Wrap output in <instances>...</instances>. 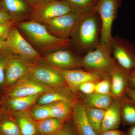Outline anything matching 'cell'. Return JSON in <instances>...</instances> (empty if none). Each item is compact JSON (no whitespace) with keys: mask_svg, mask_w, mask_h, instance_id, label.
<instances>
[{"mask_svg":"<svg viewBox=\"0 0 135 135\" xmlns=\"http://www.w3.org/2000/svg\"><path fill=\"white\" fill-rule=\"evenodd\" d=\"M128 82L129 88L135 89V70L129 73Z\"/></svg>","mask_w":135,"mask_h":135,"instance_id":"d590c367","label":"cell"},{"mask_svg":"<svg viewBox=\"0 0 135 135\" xmlns=\"http://www.w3.org/2000/svg\"><path fill=\"white\" fill-rule=\"evenodd\" d=\"M122 0H98L94 9L99 15L101 22L100 44L105 46L110 51L112 28L117 16Z\"/></svg>","mask_w":135,"mask_h":135,"instance_id":"277c9868","label":"cell"},{"mask_svg":"<svg viewBox=\"0 0 135 135\" xmlns=\"http://www.w3.org/2000/svg\"><path fill=\"white\" fill-rule=\"evenodd\" d=\"M120 99L122 122L124 125H135V102L126 95Z\"/></svg>","mask_w":135,"mask_h":135,"instance_id":"603a6c76","label":"cell"},{"mask_svg":"<svg viewBox=\"0 0 135 135\" xmlns=\"http://www.w3.org/2000/svg\"><path fill=\"white\" fill-rule=\"evenodd\" d=\"M98 135H127V134L125 132L116 129L102 131Z\"/></svg>","mask_w":135,"mask_h":135,"instance_id":"e575fe53","label":"cell"},{"mask_svg":"<svg viewBox=\"0 0 135 135\" xmlns=\"http://www.w3.org/2000/svg\"><path fill=\"white\" fill-rule=\"evenodd\" d=\"M10 115L17 124L21 135H40L35 121L29 111L10 113Z\"/></svg>","mask_w":135,"mask_h":135,"instance_id":"d6986e66","label":"cell"},{"mask_svg":"<svg viewBox=\"0 0 135 135\" xmlns=\"http://www.w3.org/2000/svg\"><path fill=\"white\" fill-rule=\"evenodd\" d=\"M28 73L41 84L50 88L68 87L60 74L50 65L27 62Z\"/></svg>","mask_w":135,"mask_h":135,"instance_id":"52a82bcc","label":"cell"},{"mask_svg":"<svg viewBox=\"0 0 135 135\" xmlns=\"http://www.w3.org/2000/svg\"><path fill=\"white\" fill-rule=\"evenodd\" d=\"M72 118L78 135H98L90 123L85 106L81 101L74 105Z\"/></svg>","mask_w":135,"mask_h":135,"instance_id":"5bb4252c","label":"cell"},{"mask_svg":"<svg viewBox=\"0 0 135 135\" xmlns=\"http://www.w3.org/2000/svg\"><path fill=\"white\" fill-rule=\"evenodd\" d=\"M27 61L12 56L7 65L5 72V88L15 84L28 73Z\"/></svg>","mask_w":135,"mask_h":135,"instance_id":"9a60e30c","label":"cell"},{"mask_svg":"<svg viewBox=\"0 0 135 135\" xmlns=\"http://www.w3.org/2000/svg\"><path fill=\"white\" fill-rule=\"evenodd\" d=\"M111 55L117 64L128 73L135 70V44L119 36L113 37Z\"/></svg>","mask_w":135,"mask_h":135,"instance_id":"5b68a950","label":"cell"},{"mask_svg":"<svg viewBox=\"0 0 135 135\" xmlns=\"http://www.w3.org/2000/svg\"><path fill=\"white\" fill-rule=\"evenodd\" d=\"M96 83L91 81L84 83L78 87V92L79 91L85 95L92 94L95 92Z\"/></svg>","mask_w":135,"mask_h":135,"instance_id":"4dcf8cb0","label":"cell"},{"mask_svg":"<svg viewBox=\"0 0 135 135\" xmlns=\"http://www.w3.org/2000/svg\"><path fill=\"white\" fill-rule=\"evenodd\" d=\"M11 28V23H0V38L7 39Z\"/></svg>","mask_w":135,"mask_h":135,"instance_id":"d6a6232c","label":"cell"},{"mask_svg":"<svg viewBox=\"0 0 135 135\" xmlns=\"http://www.w3.org/2000/svg\"><path fill=\"white\" fill-rule=\"evenodd\" d=\"M76 103L60 101L50 104L51 118H57L65 122L70 120L72 117L74 105Z\"/></svg>","mask_w":135,"mask_h":135,"instance_id":"44dd1931","label":"cell"},{"mask_svg":"<svg viewBox=\"0 0 135 135\" xmlns=\"http://www.w3.org/2000/svg\"><path fill=\"white\" fill-rule=\"evenodd\" d=\"M0 135H21L17 124L10 114L0 122Z\"/></svg>","mask_w":135,"mask_h":135,"instance_id":"d4e9b609","label":"cell"},{"mask_svg":"<svg viewBox=\"0 0 135 135\" xmlns=\"http://www.w3.org/2000/svg\"><path fill=\"white\" fill-rule=\"evenodd\" d=\"M10 17L8 12L4 10L0 11V23H11Z\"/></svg>","mask_w":135,"mask_h":135,"instance_id":"836d02e7","label":"cell"},{"mask_svg":"<svg viewBox=\"0 0 135 135\" xmlns=\"http://www.w3.org/2000/svg\"><path fill=\"white\" fill-rule=\"evenodd\" d=\"M67 122L60 130L53 135H78L74 123V127H71Z\"/></svg>","mask_w":135,"mask_h":135,"instance_id":"1f68e13d","label":"cell"},{"mask_svg":"<svg viewBox=\"0 0 135 135\" xmlns=\"http://www.w3.org/2000/svg\"><path fill=\"white\" fill-rule=\"evenodd\" d=\"M19 26L33 42L45 50L61 49L70 46L69 39L56 37L48 31L46 26L37 22H22Z\"/></svg>","mask_w":135,"mask_h":135,"instance_id":"3957f363","label":"cell"},{"mask_svg":"<svg viewBox=\"0 0 135 135\" xmlns=\"http://www.w3.org/2000/svg\"><path fill=\"white\" fill-rule=\"evenodd\" d=\"M12 56L8 55L0 57V87L5 89V72L6 68L9 61Z\"/></svg>","mask_w":135,"mask_h":135,"instance_id":"f546056e","label":"cell"},{"mask_svg":"<svg viewBox=\"0 0 135 135\" xmlns=\"http://www.w3.org/2000/svg\"><path fill=\"white\" fill-rule=\"evenodd\" d=\"M70 4L75 11L81 13L94 9L98 0H63Z\"/></svg>","mask_w":135,"mask_h":135,"instance_id":"4316f807","label":"cell"},{"mask_svg":"<svg viewBox=\"0 0 135 135\" xmlns=\"http://www.w3.org/2000/svg\"><path fill=\"white\" fill-rule=\"evenodd\" d=\"M125 95L135 102V89L129 87L126 90Z\"/></svg>","mask_w":135,"mask_h":135,"instance_id":"8d00e7d4","label":"cell"},{"mask_svg":"<svg viewBox=\"0 0 135 135\" xmlns=\"http://www.w3.org/2000/svg\"><path fill=\"white\" fill-rule=\"evenodd\" d=\"M81 62L84 70L98 74L104 77H110L118 65L109 49L100 44L86 53L82 57Z\"/></svg>","mask_w":135,"mask_h":135,"instance_id":"7a4b0ae2","label":"cell"},{"mask_svg":"<svg viewBox=\"0 0 135 135\" xmlns=\"http://www.w3.org/2000/svg\"><path fill=\"white\" fill-rule=\"evenodd\" d=\"M32 118L35 121H40L51 118L50 104H35L29 110Z\"/></svg>","mask_w":135,"mask_h":135,"instance_id":"484cf974","label":"cell"},{"mask_svg":"<svg viewBox=\"0 0 135 135\" xmlns=\"http://www.w3.org/2000/svg\"><path fill=\"white\" fill-rule=\"evenodd\" d=\"M52 66L60 74L68 86L75 94L78 92V87L81 84L89 81L97 83L104 78L98 74L81 69L63 70Z\"/></svg>","mask_w":135,"mask_h":135,"instance_id":"30bf717a","label":"cell"},{"mask_svg":"<svg viewBox=\"0 0 135 135\" xmlns=\"http://www.w3.org/2000/svg\"><path fill=\"white\" fill-rule=\"evenodd\" d=\"M7 48L31 62H38L41 56L26 40L16 27H12L7 39Z\"/></svg>","mask_w":135,"mask_h":135,"instance_id":"ba28073f","label":"cell"},{"mask_svg":"<svg viewBox=\"0 0 135 135\" xmlns=\"http://www.w3.org/2000/svg\"><path fill=\"white\" fill-rule=\"evenodd\" d=\"M82 58L67 50H60L47 55L44 60L49 65L63 70L82 68Z\"/></svg>","mask_w":135,"mask_h":135,"instance_id":"8fae6325","label":"cell"},{"mask_svg":"<svg viewBox=\"0 0 135 135\" xmlns=\"http://www.w3.org/2000/svg\"><path fill=\"white\" fill-rule=\"evenodd\" d=\"M85 109L90 123L98 135L101 131V125L105 110L88 107H85Z\"/></svg>","mask_w":135,"mask_h":135,"instance_id":"cb8c5ba5","label":"cell"},{"mask_svg":"<svg viewBox=\"0 0 135 135\" xmlns=\"http://www.w3.org/2000/svg\"><path fill=\"white\" fill-rule=\"evenodd\" d=\"M111 85L110 77H104L96 83L95 92L100 94H111Z\"/></svg>","mask_w":135,"mask_h":135,"instance_id":"f1b7e54d","label":"cell"},{"mask_svg":"<svg viewBox=\"0 0 135 135\" xmlns=\"http://www.w3.org/2000/svg\"><path fill=\"white\" fill-rule=\"evenodd\" d=\"M101 27L99 15L94 9L83 13L78 20L71 36L79 49L86 53L99 45Z\"/></svg>","mask_w":135,"mask_h":135,"instance_id":"6da1fadb","label":"cell"},{"mask_svg":"<svg viewBox=\"0 0 135 135\" xmlns=\"http://www.w3.org/2000/svg\"><path fill=\"white\" fill-rule=\"evenodd\" d=\"M6 39L0 38V50L7 48V42Z\"/></svg>","mask_w":135,"mask_h":135,"instance_id":"f35d334b","label":"cell"},{"mask_svg":"<svg viewBox=\"0 0 135 135\" xmlns=\"http://www.w3.org/2000/svg\"><path fill=\"white\" fill-rule=\"evenodd\" d=\"M128 74L117 65L110 75L111 94L114 98H121L128 88Z\"/></svg>","mask_w":135,"mask_h":135,"instance_id":"ac0fdd59","label":"cell"},{"mask_svg":"<svg viewBox=\"0 0 135 135\" xmlns=\"http://www.w3.org/2000/svg\"><path fill=\"white\" fill-rule=\"evenodd\" d=\"M2 4L6 11L12 14H20L26 9L25 4L22 0H2Z\"/></svg>","mask_w":135,"mask_h":135,"instance_id":"83f0119b","label":"cell"},{"mask_svg":"<svg viewBox=\"0 0 135 135\" xmlns=\"http://www.w3.org/2000/svg\"><path fill=\"white\" fill-rule=\"evenodd\" d=\"M81 103L85 107L105 110L108 109L113 100L111 94H103L94 93L85 95Z\"/></svg>","mask_w":135,"mask_h":135,"instance_id":"ffe728a7","label":"cell"},{"mask_svg":"<svg viewBox=\"0 0 135 135\" xmlns=\"http://www.w3.org/2000/svg\"><path fill=\"white\" fill-rule=\"evenodd\" d=\"M41 94L1 99L0 105L10 114L29 111Z\"/></svg>","mask_w":135,"mask_h":135,"instance_id":"2e32d148","label":"cell"},{"mask_svg":"<svg viewBox=\"0 0 135 135\" xmlns=\"http://www.w3.org/2000/svg\"><path fill=\"white\" fill-rule=\"evenodd\" d=\"M74 11L71 6L65 1H54L40 8L35 16L37 19L43 22Z\"/></svg>","mask_w":135,"mask_h":135,"instance_id":"7c38bea8","label":"cell"},{"mask_svg":"<svg viewBox=\"0 0 135 135\" xmlns=\"http://www.w3.org/2000/svg\"><path fill=\"white\" fill-rule=\"evenodd\" d=\"M121 122V99L114 98L105 112L101 132L117 129Z\"/></svg>","mask_w":135,"mask_h":135,"instance_id":"e0dca14e","label":"cell"},{"mask_svg":"<svg viewBox=\"0 0 135 135\" xmlns=\"http://www.w3.org/2000/svg\"><path fill=\"white\" fill-rule=\"evenodd\" d=\"M126 134L127 135H135V125L131 126Z\"/></svg>","mask_w":135,"mask_h":135,"instance_id":"ab89813d","label":"cell"},{"mask_svg":"<svg viewBox=\"0 0 135 135\" xmlns=\"http://www.w3.org/2000/svg\"><path fill=\"white\" fill-rule=\"evenodd\" d=\"M83 13L73 11L43 22L54 36L60 38L68 39L71 36L77 21Z\"/></svg>","mask_w":135,"mask_h":135,"instance_id":"9c48e42d","label":"cell"},{"mask_svg":"<svg viewBox=\"0 0 135 135\" xmlns=\"http://www.w3.org/2000/svg\"><path fill=\"white\" fill-rule=\"evenodd\" d=\"M52 88L40 83L27 73L15 84L5 89L1 99L42 94Z\"/></svg>","mask_w":135,"mask_h":135,"instance_id":"8992f818","label":"cell"},{"mask_svg":"<svg viewBox=\"0 0 135 135\" xmlns=\"http://www.w3.org/2000/svg\"><path fill=\"white\" fill-rule=\"evenodd\" d=\"M10 113L6 110L3 107H0V122L2 121L5 118L9 116Z\"/></svg>","mask_w":135,"mask_h":135,"instance_id":"74e56055","label":"cell"},{"mask_svg":"<svg viewBox=\"0 0 135 135\" xmlns=\"http://www.w3.org/2000/svg\"><path fill=\"white\" fill-rule=\"evenodd\" d=\"M79 101L76 94L68 87L52 88L42 93L39 97L36 104L47 105L60 101L76 103Z\"/></svg>","mask_w":135,"mask_h":135,"instance_id":"4fadbf2b","label":"cell"},{"mask_svg":"<svg viewBox=\"0 0 135 135\" xmlns=\"http://www.w3.org/2000/svg\"><path fill=\"white\" fill-rule=\"evenodd\" d=\"M66 122L57 118H50L35 121L40 135H53L60 130Z\"/></svg>","mask_w":135,"mask_h":135,"instance_id":"7402d4cb","label":"cell"}]
</instances>
